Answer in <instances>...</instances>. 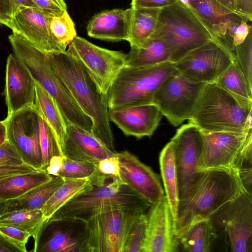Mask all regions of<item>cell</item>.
Listing matches in <instances>:
<instances>
[{"label":"cell","instance_id":"6da1fadb","mask_svg":"<svg viewBox=\"0 0 252 252\" xmlns=\"http://www.w3.org/2000/svg\"><path fill=\"white\" fill-rule=\"evenodd\" d=\"M244 190L238 175L233 170H197L179 199L175 222L177 237L192 223L209 220Z\"/></svg>","mask_w":252,"mask_h":252},{"label":"cell","instance_id":"7a4b0ae2","mask_svg":"<svg viewBox=\"0 0 252 252\" xmlns=\"http://www.w3.org/2000/svg\"><path fill=\"white\" fill-rule=\"evenodd\" d=\"M48 63L81 109L93 122L92 133L112 151L114 138L106 96L82 63L67 50L46 53Z\"/></svg>","mask_w":252,"mask_h":252},{"label":"cell","instance_id":"3957f363","mask_svg":"<svg viewBox=\"0 0 252 252\" xmlns=\"http://www.w3.org/2000/svg\"><path fill=\"white\" fill-rule=\"evenodd\" d=\"M252 111V100L238 96L213 82L204 86L188 121L203 132H246L245 123Z\"/></svg>","mask_w":252,"mask_h":252},{"label":"cell","instance_id":"277c9868","mask_svg":"<svg viewBox=\"0 0 252 252\" xmlns=\"http://www.w3.org/2000/svg\"><path fill=\"white\" fill-rule=\"evenodd\" d=\"M8 39L14 54L27 67L35 82L54 98L66 123L92 133V121L81 110L54 73L46 53L16 33L13 32Z\"/></svg>","mask_w":252,"mask_h":252},{"label":"cell","instance_id":"5b68a950","mask_svg":"<svg viewBox=\"0 0 252 252\" xmlns=\"http://www.w3.org/2000/svg\"><path fill=\"white\" fill-rule=\"evenodd\" d=\"M151 205L133 190L121 178L92 187L76 195L50 219L73 218L87 221L100 212L121 209L145 212Z\"/></svg>","mask_w":252,"mask_h":252},{"label":"cell","instance_id":"8992f818","mask_svg":"<svg viewBox=\"0 0 252 252\" xmlns=\"http://www.w3.org/2000/svg\"><path fill=\"white\" fill-rule=\"evenodd\" d=\"M151 37L159 39L166 45L173 63L208 41L215 40L204 23L180 0L161 9Z\"/></svg>","mask_w":252,"mask_h":252},{"label":"cell","instance_id":"52a82bcc","mask_svg":"<svg viewBox=\"0 0 252 252\" xmlns=\"http://www.w3.org/2000/svg\"><path fill=\"white\" fill-rule=\"evenodd\" d=\"M177 71L174 63L144 67L124 66L107 94L108 108L152 102L158 88Z\"/></svg>","mask_w":252,"mask_h":252},{"label":"cell","instance_id":"ba28073f","mask_svg":"<svg viewBox=\"0 0 252 252\" xmlns=\"http://www.w3.org/2000/svg\"><path fill=\"white\" fill-rule=\"evenodd\" d=\"M142 213L115 209L92 215L86 221L89 252H123L128 235Z\"/></svg>","mask_w":252,"mask_h":252},{"label":"cell","instance_id":"9c48e42d","mask_svg":"<svg viewBox=\"0 0 252 252\" xmlns=\"http://www.w3.org/2000/svg\"><path fill=\"white\" fill-rule=\"evenodd\" d=\"M206 83L194 81L177 71L158 88L152 102L173 126L189 120Z\"/></svg>","mask_w":252,"mask_h":252},{"label":"cell","instance_id":"30bf717a","mask_svg":"<svg viewBox=\"0 0 252 252\" xmlns=\"http://www.w3.org/2000/svg\"><path fill=\"white\" fill-rule=\"evenodd\" d=\"M32 237L34 252H89L87 222L82 220H45Z\"/></svg>","mask_w":252,"mask_h":252},{"label":"cell","instance_id":"8fae6325","mask_svg":"<svg viewBox=\"0 0 252 252\" xmlns=\"http://www.w3.org/2000/svg\"><path fill=\"white\" fill-rule=\"evenodd\" d=\"M215 229L226 233L231 251H252V194L246 190L219 209L210 219Z\"/></svg>","mask_w":252,"mask_h":252},{"label":"cell","instance_id":"7c38bea8","mask_svg":"<svg viewBox=\"0 0 252 252\" xmlns=\"http://www.w3.org/2000/svg\"><path fill=\"white\" fill-rule=\"evenodd\" d=\"M3 121L7 140L20 155L24 163L36 170H41L40 114L34 105L7 116Z\"/></svg>","mask_w":252,"mask_h":252},{"label":"cell","instance_id":"4fadbf2b","mask_svg":"<svg viewBox=\"0 0 252 252\" xmlns=\"http://www.w3.org/2000/svg\"><path fill=\"white\" fill-rule=\"evenodd\" d=\"M68 46L67 51L82 63L106 96L114 79L126 65V54L100 47L78 36Z\"/></svg>","mask_w":252,"mask_h":252},{"label":"cell","instance_id":"5bb4252c","mask_svg":"<svg viewBox=\"0 0 252 252\" xmlns=\"http://www.w3.org/2000/svg\"><path fill=\"white\" fill-rule=\"evenodd\" d=\"M234 60V55L214 40L192 50L174 63L176 70L197 82H215Z\"/></svg>","mask_w":252,"mask_h":252},{"label":"cell","instance_id":"9a60e30c","mask_svg":"<svg viewBox=\"0 0 252 252\" xmlns=\"http://www.w3.org/2000/svg\"><path fill=\"white\" fill-rule=\"evenodd\" d=\"M53 17L36 8L22 7L13 14L10 29L45 53L64 51L66 47L51 32Z\"/></svg>","mask_w":252,"mask_h":252},{"label":"cell","instance_id":"2e32d148","mask_svg":"<svg viewBox=\"0 0 252 252\" xmlns=\"http://www.w3.org/2000/svg\"><path fill=\"white\" fill-rule=\"evenodd\" d=\"M171 140L173 143L180 199L197 171L202 147V131L188 122L177 129Z\"/></svg>","mask_w":252,"mask_h":252},{"label":"cell","instance_id":"e0dca14e","mask_svg":"<svg viewBox=\"0 0 252 252\" xmlns=\"http://www.w3.org/2000/svg\"><path fill=\"white\" fill-rule=\"evenodd\" d=\"M249 132L202 131V147L197 170L215 168L232 170Z\"/></svg>","mask_w":252,"mask_h":252},{"label":"cell","instance_id":"ac0fdd59","mask_svg":"<svg viewBox=\"0 0 252 252\" xmlns=\"http://www.w3.org/2000/svg\"><path fill=\"white\" fill-rule=\"evenodd\" d=\"M187 6L206 26L215 40L234 55V33L242 21L248 20L215 0H188Z\"/></svg>","mask_w":252,"mask_h":252},{"label":"cell","instance_id":"d6986e66","mask_svg":"<svg viewBox=\"0 0 252 252\" xmlns=\"http://www.w3.org/2000/svg\"><path fill=\"white\" fill-rule=\"evenodd\" d=\"M120 175L123 180L137 194L151 205L164 196L159 175L127 151L116 153Z\"/></svg>","mask_w":252,"mask_h":252},{"label":"cell","instance_id":"ffe728a7","mask_svg":"<svg viewBox=\"0 0 252 252\" xmlns=\"http://www.w3.org/2000/svg\"><path fill=\"white\" fill-rule=\"evenodd\" d=\"M141 252H175L179 242L175 224L165 196L149 208Z\"/></svg>","mask_w":252,"mask_h":252},{"label":"cell","instance_id":"44dd1931","mask_svg":"<svg viewBox=\"0 0 252 252\" xmlns=\"http://www.w3.org/2000/svg\"><path fill=\"white\" fill-rule=\"evenodd\" d=\"M108 115L109 121L114 123L125 135L139 139L151 137L163 116L153 102L108 108Z\"/></svg>","mask_w":252,"mask_h":252},{"label":"cell","instance_id":"7402d4cb","mask_svg":"<svg viewBox=\"0 0 252 252\" xmlns=\"http://www.w3.org/2000/svg\"><path fill=\"white\" fill-rule=\"evenodd\" d=\"M4 94L7 116L34 105L36 82L22 61L14 54L7 59Z\"/></svg>","mask_w":252,"mask_h":252},{"label":"cell","instance_id":"603a6c76","mask_svg":"<svg viewBox=\"0 0 252 252\" xmlns=\"http://www.w3.org/2000/svg\"><path fill=\"white\" fill-rule=\"evenodd\" d=\"M66 124V136L63 150L65 157L97 164L102 159L116 155V152L109 149L93 133Z\"/></svg>","mask_w":252,"mask_h":252},{"label":"cell","instance_id":"cb8c5ba5","mask_svg":"<svg viewBox=\"0 0 252 252\" xmlns=\"http://www.w3.org/2000/svg\"><path fill=\"white\" fill-rule=\"evenodd\" d=\"M131 8L104 10L89 22L87 31L91 37L117 42L126 40L129 32Z\"/></svg>","mask_w":252,"mask_h":252},{"label":"cell","instance_id":"d4e9b609","mask_svg":"<svg viewBox=\"0 0 252 252\" xmlns=\"http://www.w3.org/2000/svg\"><path fill=\"white\" fill-rule=\"evenodd\" d=\"M63 182V177L53 176L48 182L33 188L20 196L0 201V215L16 211L41 210Z\"/></svg>","mask_w":252,"mask_h":252},{"label":"cell","instance_id":"484cf974","mask_svg":"<svg viewBox=\"0 0 252 252\" xmlns=\"http://www.w3.org/2000/svg\"><path fill=\"white\" fill-rule=\"evenodd\" d=\"M159 161L165 196L175 224L179 202V192L174 147L172 140L167 143L161 150Z\"/></svg>","mask_w":252,"mask_h":252},{"label":"cell","instance_id":"4316f807","mask_svg":"<svg viewBox=\"0 0 252 252\" xmlns=\"http://www.w3.org/2000/svg\"><path fill=\"white\" fill-rule=\"evenodd\" d=\"M171 53L161 40L151 37L138 47H130L126 54V66L144 67L171 62Z\"/></svg>","mask_w":252,"mask_h":252},{"label":"cell","instance_id":"83f0119b","mask_svg":"<svg viewBox=\"0 0 252 252\" xmlns=\"http://www.w3.org/2000/svg\"><path fill=\"white\" fill-rule=\"evenodd\" d=\"M130 8L129 32L127 41L130 47H138L154 34L161 9Z\"/></svg>","mask_w":252,"mask_h":252},{"label":"cell","instance_id":"f1b7e54d","mask_svg":"<svg viewBox=\"0 0 252 252\" xmlns=\"http://www.w3.org/2000/svg\"><path fill=\"white\" fill-rule=\"evenodd\" d=\"M216 230L209 220H203L189 225L178 237L179 245L188 252L212 251Z\"/></svg>","mask_w":252,"mask_h":252},{"label":"cell","instance_id":"f546056e","mask_svg":"<svg viewBox=\"0 0 252 252\" xmlns=\"http://www.w3.org/2000/svg\"><path fill=\"white\" fill-rule=\"evenodd\" d=\"M41 170L8 176L0 180V201L17 198L52 179Z\"/></svg>","mask_w":252,"mask_h":252},{"label":"cell","instance_id":"4dcf8cb0","mask_svg":"<svg viewBox=\"0 0 252 252\" xmlns=\"http://www.w3.org/2000/svg\"><path fill=\"white\" fill-rule=\"evenodd\" d=\"M36 93L34 106L53 130L63 153L66 128L65 119L54 98L37 83Z\"/></svg>","mask_w":252,"mask_h":252},{"label":"cell","instance_id":"1f68e13d","mask_svg":"<svg viewBox=\"0 0 252 252\" xmlns=\"http://www.w3.org/2000/svg\"><path fill=\"white\" fill-rule=\"evenodd\" d=\"M64 182L54 192L41 210L45 220L76 195L92 187L89 178L64 177Z\"/></svg>","mask_w":252,"mask_h":252},{"label":"cell","instance_id":"d6a6232c","mask_svg":"<svg viewBox=\"0 0 252 252\" xmlns=\"http://www.w3.org/2000/svg\"><path fill=\"white\" fill-rule=\"evenodd\" d=\"M215 82L238 96L252 100V88L249 85L234 60Z\"/></svg>","mask_w":252,"mask_h":252},{"label":"cell","instance_id":"836d02e7","mask_svg":"<svg viewBox=\"0 0 252 252\" xmlns=\"http://www.w3.org/2000/svg\"><path fill=\"white\" fill-rule=\"evenodd\" d=\"M45 220L41 210L16 211L0 215V224L16 227L32 237Z\"/></svg>","mask_w":252,"mask_h":252},{"label":"cell","instance_id":"e575fe53","mask_svg":"<svg viewBox=\"0 0 252 252\" xmlns=\"http://www.w3.org/2000/svg\"><path fill=\"white\" fill-rule=\"evenodd\" d=\"M40 143L42 157V168L44 171L50 160L54 156H63L53 130L40 115Z\"/></svg>","mask_w":252,"mask_h":252},{"label":"cell","instance_id":"d590c367","mask_svg":"<svg viewBox=\"0 0 252 252\" xmlns=\"http://www.w3.org/2000/svg\"><path fill=\"white\" fill-rule=\"evenodd\" d=\"M50 28L54 36L66 47L77 36L74 23L67 11L52 17Z\"/></svg>","mask_w":252,"mask_h":252},{"label":"cell","instance_id":"8d00e7d4","mask_svg":"<svg viewBox=\"0 0 252 252\" xmlns=\"http://www.w3.org/2000/svg\"><path fill=\"white\" fill-rule=\"evenodd\" d=\"M233 54L235 62L252 88V29L244 41L235 46Z\"/></svg>","mask_w":252,"mask_h":252},{"label":"cell","instance_id":"74e56055","mask_svg":"<svg viewBox=\"0 0 252 252\" xmlns=\"http://www.w3.org/2000/svg\"><path fill=\"white\" fill-rule=\"evenodd\" d=\"M96 164L78 161L63 156V163L59 176L72 178H90L95 172Z\"/></svg>","mask_w":252,"mask_h":252},{"label":"cell","instance_id":"f35d334b","mask_svg":"<svg viewBox=\"0 0 252 252\" xmlns=\"http://www.w3.org/2000/svg\"><path fill=\"white\" fill-rule=\"evenodd\" d=\"M146 214L142 213L132 226L126 239L123 252H141L147 227Z\"/></svg>","mask_w":252,"mask_h":252},{"label":"cell","instance_id":"ab89813d","mask_svg":"<svg viewBox=\"0 0 252 252\" xmlns=\"http://www.w3.org/2000/svg\"><path fill=\"white\" fill-rule=\"evenodd\" d=\"M25 164L20 155L7 140L0 145V166H15Z\"/></svg>","mask_w":252,"mask_h":252},{"label":"cell","instance_id":"60d3db41","mask_svg":"<svg viewBox=\"0 0 252 252\" xmlns=\"http://www.w3.org/2000/svg\"><path fill=\"white\" fill-rule=\"evenodd\" d=\"M37 8L53 16L63 14L67 11L64 0H32Z\"/></svg>","mask_w":252,"mask_h":252},{"label":"cell","instance_id":"b9f144b4","mask_svg":"<svg viewBox=\"0 0 252 252\" xmlns=\"http://www.w3.org/2000/svg\"><path fill=\"white\" fill-rule=\"evenodd\" d=\"M96 170L98 173L105 176L111 177L120 176L118 157L115 155L114 157L100 160L96 164Z\"/></svg>","mask_w":252,"mask_h":252},{"label":"cell","instance_id":"7bdbcfd3","mask_svg":"<svg viewBox=\"0 0 252 252\" xmlns=\"http://www.w3.org/2000/svg\"><path fill=\"white\" fill-rule=\"evenodd\" d=\"M0 233L11 241L22 245H26L31 235L16 227L0 224Z\"/></svg>","mask_w":252,"mask_h":252},{"label":"cell","instance_id":"ee69618b","mask_svg":"<svg viewBox=\"0 0 252 252\" xmlns=\"http://www.w3.org/2000/svg\"><path fill=\"white\" fill-rule=\"evenodd\" d=\"M179 0H132L131 7L162 9L171 5Z\"/></svg>","mask_w":252,"mask_h":252},{"label":"cell","instance_id":"f6af8a7d","mask_svg":"<svg viewBox=\"0 0 252 252\" xmlns=\"http://www.w3.org/2000/svg\"><path fill=\"white\" fill-rule=\"evenodd\" d=\"M36 171L33 168L27 165L21 166H0V180L8 176L34 172Z\"/></svg>","mask_w":252,"mask_h":252},{"label":"cell","instance_id":"bcb514c9","mask_svg":"<svg viewBox=\"0 0 252 252\" xmlns=\"http://www.w3.org/2000/svg\"><path fill=\"white\" fill-rule=\"evenodd\" d=\"M12 16L11 0H0V24L10 28Z\"/></svg>","mask_w":252,"mask_h":252},{"label":"cell","instance_id":"7dc6e473","mask_svg":"<svg viewBox=\"0 0 252 252\" xmlns=\"http://www.w3.org/2000/svg\"><path fill=\"white\" fill-rule=\"evenodd\" d=\"M0 252H27L26 245L18 244L0 233Z\"/></svg>","mask_w":252,"mask_h":252},{"label":"cell","instance_id":"c3c4849f","mask_svg":"<svg viewBox=\"0 0 252 252\" xmlns=\"http://www.w3.org/2000/svg\"><path fill=\"white\" fill-rule=\"evenodd\" d=\"M235 1L236 12L249 21H252V0H235Z\"/></svg>","mask_w":252,"mask_h":252},{"label":"cell","instance_id":"681fc988","mask_svg":"<svg viewBox=\"0 0 252 252\" xmlns=\"http://www.w3.org/2000/svg\"><path fill=\"white\" fill-rule=\"evenodd\" d=\"M248 22L247 20L242 21L237 28L233 37L234 47L244 41L252 29V26L248 24Z\"/></svg>","mask_w":252,"mask_h":252},{"label":"cell","instance_id":"f907efd6","mask_svg":"<svg viewBox=\"0 0 252 252\" xmlns=\"http://www.w3.org/2000/svg\"><path fill=\"white\" fill-rule=\"evenodd\" d=\"M63 156H54L49 161L44 172L54 176H58L63 163Z\"/></svg>","mask_w":252,"mask_h":252},{"label":"cell","instance_id":"816d5d0a","mask_svg":"<svg viewBox=\"0 0 252 252\" xmlns=\"http://www.w3.org/2000/svg\"><path fill=\"white\" fill-rule=\"evenodd\" d=\"M13 15L20 8L22 7L37 8L32 0H11Z\"/></svg>","mask_w":252,"mask_h":252},{"label":"cell","instance_id":"f5cc1de1","mask_svg":"<svg viewBox=\"0 0 252 252\" xmlns=\"http://www.w3.org/2000/svg\"><path fill=\"white\" fill-rule=\"evenodd\" d=\"M221 6L231 11L236 12L235 0H215Z\"/></svg>","mask_w":252,"mask_h":252},{"label":"cell","instance_id":"db71d44e","mask_svg":"<svg viewBox=\"0 0 252 252\" xmlns=\"http://www.w3.org/2000/svg\"><path fill=\"white\" fill-rule=\"evenodd\" d=\"M7 140L6 126L4 121H0V145Z\"/></svg>","mask_w":252,"mask_h":252},{"label":"cell","instance_id":"11a10c76","mask_svg":"<svg viewBox=\"0 0 252 252\" xmlns=\"http://www.w3.org/2000/svg\"><path fill=\"white\" fill-rule=\"evenodd\" d=\"M252 111L251 112L247 117L244 126V131L249 132L252 128Z\"/></svg>","mask_w":252,"mask_h":252}]
</instances>
